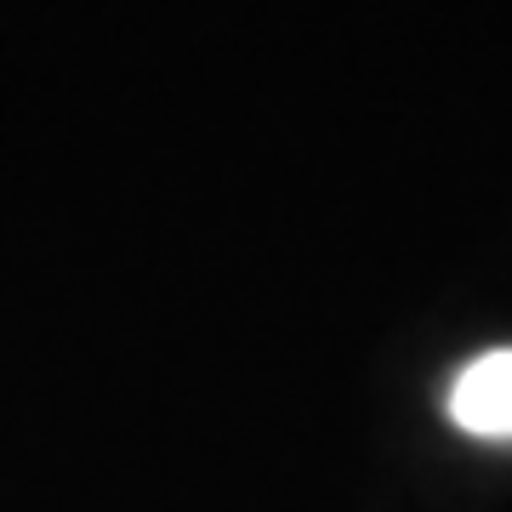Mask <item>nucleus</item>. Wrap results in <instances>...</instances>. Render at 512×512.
Wrapping results in <instances>:
<instances>
[{
    "label": "nucleus",
    "instance_id": "1",
    "mask_svg": "<svg viewBox=\"0 0 512 512\" xmlns=\"http://www.w3.org/2000/svg\"><path fill=\"white\" fill-rule=\"evenodd\" d=\"M450 421L473 439L512 444V348L478 353L450 387Z\"/></svg>",
    "mask_w": 512,
    "mask_h": 512
}]
</instances>
